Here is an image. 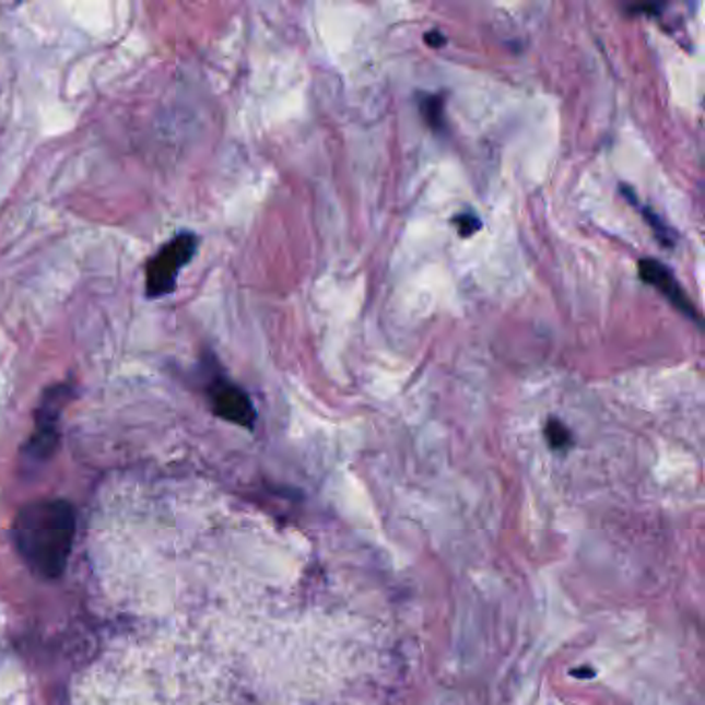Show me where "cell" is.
<instances>
[{"label":"cell","mask_w":705,"mask_h":705,"mask_svg":"<svg viewBox=\"0 0 705 705\" xmlns=\"http://www.w3.org/2000/svg\"><path fill=\"white\" fill-rule=\"evenodd\" d=\"M544 435H547V440H549V445L553 447L554 451H565V449L572 447V431L561 420H549Z\"/></svg>","instance_id":"6"},{"label":"cell","mask_w":705,"mask_h":705,"mask_svg":"<svg viewBox=\"0 0 705 705\" xmlns=\"http://www.w3.org/2000/svg\"><path fill=\"white\" fill-rule=\"evenodd\" d=\"M420 110L424 120L435 129L443 131L445 129V116H443V97L424 96L420 99Z\"/></svg>","instance_id":"7"},{"label":"cell","mask_w":705,"mask_h":705,"mask_svg":"<svg viewBox=\"0 0 705 705\" xmlns=\"http://www.w3.org/2000/svg\"><path fill=\"white\" fill-rule=\"evenodd\" d=\"M637 269H639V275H642V280L646 284L660 290L672 305L685 313L686 317L700 321L697 310L693 308V305L686 298L685 290L677 282V278L672 275V271L665 263H660L656 259H642Z\"/></svg>","instance_id":"4"},{"label":"cell","mask_w":705,"mask_h":705,"mask_svg":"<svg viewBox=\"0 0 705 705\" xmlns=\"http://www.w3.org/2000/svg\"><path fill=\"white\" fill-rule=\"evenodd\" d=\"M572 677H575V679H594L596 670L591 667L573 668Z\"/></svg>","instance_id":"11"},{"label":"cell","mask_w":705,"mask_h":705,"mask_svg":"<svg viewBox=\"0 0 705 705\" xmlns=\"http://www.w3.org/2000/svg\"><path fill=\"white\" fill-rule=\"evenodd\" d=\"M637 210H642L644 218H646V222H648L649 226H651V230H654V234L658 236V240H660V243H662L665 247H674V243H677V238H674V232L668 228L667 224H665V222L660 220V215H658V213H654V211L651 210H648V208H637Z\"/></svg>","instance_id":"8"},{"label":"cell","mask_w":705,"mask_h":705,"mask_svg":"<svg viewBox=\"0 0 705 705\" xmlns=\"http://www.w3.org/2000/svg\"><path fill=\"white\" fill-rule=\"evenodd\" d=\"M454 224L458 226L459 234L463 236V238H468V236H472V234H477L478 230H480V220H478L477 213H461V215H456L454 218Z\"/></svg>","instance_id":"9"},{"label":"cell","mask_w":705,"mask_h":705,"mask_svg":"<svg viewBox=\"0 0 705 705\" xmlns=\"http://www.w3.org/2000/svg\"><path fill=\"white\" fill-rule=\"evenodd\" d=\"M210 403L218 419L238 424L248 431L255 428V422H257L255 406L248 398L247 391L240 389L238 385L224 379L213 381L210 387Z\"/></svg>","instance_id":"3"},{"label":"cell","mask_w":705,"mask_h":705,"mask_svg":"<svg viewBox=\"0 0 705 705\" xmlns=\"http://www.w3.org/2000/svg\"><path fill=\"white\" fill-rule=\"evenodd\" d=\"M199 238L192 232H178L171 243L160 248L145 269V294L148 298H162L174 292L180 271L187 268L197 255Z\"/></svg>","instance_id":"2"},{"label":"cell","mask_w":705,"mask_h":705,"mask_svg":"<svg viewBox=\"0 0 705 705\" xmlns=\"http://www.w3.org/2000/svg\"><path fill=\"white\" fill-rule=\"evenodd\" d=\"M75 509L62 498L25 505L13 524V540L23 561L39 577L62 575L75 540Z\"/></svg>","instance_id":"1"},{"label":"cell","mask_w":705,"mask_h":705,"mask_svg":"<svg viewBox=\"0 0 705 705\" xmlns=\"http://www.w3.org/2000/svg\"><path fill=\"white\" fill-rule=\"evenodd\" d=\"M424 42L431 46V48H440V46H445V36L440 34V32H431V34H426L424 36Z\"/></svg>","instance_id":"10"},{"label":"cell","mask_w":705,"mask_h":705,"mask_svg":"<svg viewBox=\"0 0 705 705\" xmlns=\"http://www.w3.org/2000/svg\"><path fill=\"white\" fill-rule=\"evenodd\" d=\"M58 428L57 426H36L34 435L23 447V458L30 463H44L52 458L57 451Z\"/></svg>","instance_id":"5"}]
</instances>
